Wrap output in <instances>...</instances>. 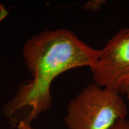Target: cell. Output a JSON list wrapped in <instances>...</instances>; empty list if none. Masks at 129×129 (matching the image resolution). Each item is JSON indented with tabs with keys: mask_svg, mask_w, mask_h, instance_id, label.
Listing matches in <instances>:
<instances>
[{
	"mask_svg": "<svg viewBox=\"0 0 129 129\" xmlns=\"http://www.w3.org/2000/svg\"><path fill=\"white\" fill-rule=\"evenodd\" d=\"M22 53L32 79L19 85L14 98L3 109L14 126L22 113L17 124L21 121L30 124L50 108L53 81L63 72L75 68L93 69L100 50L85 44L71 30L60 29L34 35L26 42Z\"/></svg>",
	"mask_w": 129,
	"mask_h": 129,
	"instance_id": "1",
	"label": "cell"
},
{
	"mask_svg": "<svg viewBox=\"0 0 129 129\" xmlns=\"http://www.w3.org/2000/svg\"><path fill=\"white\" fill-rule=\"evenodd\" d=\"M128 108L116 90L90 84L69 102L64 119L68 129H109L125 119Z\"/></svg>",
	"mask_w": 129,
	"mask_h": 129,
	"instance_id": "2",
	"label": "cell"
},
{
	"mask_svg": "<svg viewBox=\"0 0 129 129\" xmlns=\"http://www.w3.org/2000/svg\"><path fill=\"white\" fill-rule=\"evenodd\" d=\"M91 71L95 84L129 97V27L118 30L100 50Z\"/></svg>",
	"mask_w": 129,
	"mask_h": 129,
	"instance_id": "3",
	"label": "cell"
},
{
	"mask_svg": "<svg viewBox=\"0 0 129 129\" xmlns=\"http://www.w3.org/2000/svg\"><path fill=\"white\" fill-rule=\"evenodd\" d=\"M106 2V1L104 0H92L87 1L83 5V9L85 10L98 12L101 9L102 6Z\"/></svg>",
	"mask_w": 129,
	"mask_h": 129,
	"instance_id": "4",
	"label": "cell"
},
{
	"mask_svg": "<svg viewBox=\"0 0 129 129\" xmlns=\"http://www.w3.org/2000/svg\"><path fill=\"white\" fill-rule=\"evenodd\" d=\"M109 129H129V120L126 119L118 120Z\"/></svg>",
	"mask_w": 129,
	"mask_h": 129,
	"instance_id": "5",
	"label": "cell"
},
{
	"mask_svg": "<svg viewBox=\"0 0 129 129\" xmlns=\"http://www.w3.org/2000/svg\"><path fill=\"white\" fill-rule=\"evenodd\" d=\"M8 13H9V12L7 10L5 9V7L3 5L0 4V23L6 18Z\"/></svg>",
	"mask_w": 129,
	"mask_h": 129,
	"instance_id": "6",
	"label": "cell"
},
{
	"mask_svg": "<svg viewBox=\"0 0 129 129\" xmlns=\"http://www.w3.org/2000/svg\"><path fill=\"white\" fill-rule=\"evenodd\" d=\"M17 129H32L30 124L25 121H21L17 125Z\"/></svg>",
	"mask_w": 129,
	"mask_h": 129,
	"instance_id": "7",
	"label": "cell"
}]
</instances>
